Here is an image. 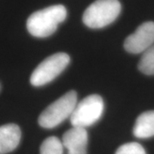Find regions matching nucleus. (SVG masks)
<instances>
[{"label": "nucleus", "mask_w": 154, "mask_h": 154, "mask_svg": "<svg viewBox=\"0 0 154 154\" xmlns=\"http://www.w3.org/2000/svg\"><path fill=\"white\" fill-rule=\"evenodd\" d=\"M67 17L63 5H57L35 11L27 21V28L31 35L37 38H46L55 33L58 25Z\"/></svg>", "instance_id": "nucleus-1"}, {"label": "nucleus", "mask_w": 154, "mask_h": 154, "mask_svg": "<svg viewBox=\"0 0 154 154\" xmlns=\"http://www.w3.org/2000/svg\"><path fill=\"white\" fill-rule=\"evenodd\" d=\"M122 6L118 0H96L83 14L84 24L90 28H102L118 17Z\"/></svg>", "instance_id": "nucleus-2"}, {"label": "nucleus", "mask_w": 154, "mask_h": 154, "mask_svg": "<svg viewBox=\"0 0 154 154\" xmlns=\"http://www.w3.org/2000/svg\"><path fill=\"white\" fill-rule=\"evenodd\" d=\"M76 104V92H68L42 111L38 116V124L45 128H56L70 117Z\"/></svg>", "instance_id": "nucleus-3"}, {"label": "nucleus", "mask_w": 154, "mask_h": 154, "mask_svg": "<svg viewBox=\"0 0 154 154\" xmlns=\"http://www.w3.org/2000/svg\"><path fill=\"white\" fill-rule=\"evenodd\" d=\"M104 101L98 94H92L77 103L69 119L72 126H92L99 121L103 115Z\"/></svg>", "instance_id": "nucleus-4"}, {"label": "nucleus", "mask_w": 154, "mask_h": 154, "mask_svg": "<svg viewBox=\"0 0 154 154\" xmlns=\"http://www.w3.org/2000/svg\"><path fill=\"white\" fill-rule=\"evenodd\" d=\"M70 57L65 52H57L43 60L34 69L30 82L34 87H41L53 81L69 63Z\"/></svg>", "instance_id": "nucleus-5"}, {"label": "nucleus", "mask_w": 154, "mask_h": 154, "mask_svg": "<svg viewBox=\"0 0 154 154\" xmlns=\"http://www.w3.org/2000/svg\"><path fill=\"white\" fill-rule=\"evenodd\" d=\"M154 45V22H146L140 25L135 32L128 36L124 49L133 54L143 53Z\"/></svg>", "instance_id": "nucleus-6"}, {"label": "nucleus", "mask_w": 154, "mask_h": 154, "mask_svg": "<svg viewBox=\"0 0 154 154\" xmlns=\"http://www.w3.org/2000/svg\"><path fill=\"white\" fill-rule=\"evenodd\" d=\"M62 143L68 154H87L88 134L86 128L73 126L64 133Z\"/></svg>", "instance_id": "nucleus-7"}, {"label": "nucleus", "mask_w": 154, "mask_h": 154, "mask_svg": "<svg viewBox=\"0 0 154 154\" xmlns=\"http://www.w3.org/2000/svg\"><path fill=\"white\" fill-rule=\"evenodd\" d=\"M22 133L17 124L10 123L0 127V154L14 151L21 140Z\"/></svg>", "instance_id": "nucleus-8"}, {"label": "nucleus", "mask_w": 154, "mask_h": 154, "mask_svg": "<svg viewBox=\"0 0 154 154\" xmlns=\"http://www.w3.org/2000/svg\"><path fill=\"white\" fill-rule=\"evenodd\" d=\"M134 135L139 139L154 136V110L143 112L138 116L133 129Z\"/></svg>", "instance_id": "nucleus-9"}, {"label": "nucleus", "mask_w": 154, "mask_h": 154, "mask_svg": "<svg viewBox=\"0 0 154 154\" xmlns=\"http://www.w3.org/2000/svg\"><path fill=\"white\" fill-rule=\"evenodd\" d=\"M138 69L146 75H154V45L144 51L139 62Z\"/></svg>", "instance_id": "nucleus-10"}, {"label": "nucleus", "mask_w": 154, "mask_h": 154, "mask_svg": "<svg viewBox=\"0 0 154 154\" xmlns=\"http://www.w3.org/2000/svg\"><path fill=\"white\" fill-rule=\"evenodd\" d=\"M63 143L58 138L51 136L41 144L39 152L40 154H63Z\"/></svg>", "instance_id": "nucleus-11"}, {"label": "nucleus", "mask_w": 154, "mask_h": 154, "mask_svg": "<svg viewBox=\"0 0 154 154\" xmlns=\"http://www.w3.org/2000/svg\"><path fill=\"white\" fill-rule=\"evenodd\" d=\"M115 154H146L144 147L137 142H129L122 145Z\"/></svg>", "instance_id": "nucleus-12"}]
</instances>
